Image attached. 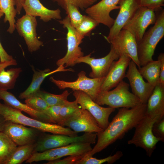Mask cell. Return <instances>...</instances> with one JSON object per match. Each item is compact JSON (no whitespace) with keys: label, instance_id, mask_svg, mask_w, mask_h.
<instances>
[{"label":"cell","instance_id":"obj_1","mask_svg":"<svg viewBox=\"0 0 164 164\" xmlns=\"http://www.w3.org/2000/svg\"><path fill=\"white\" fill-rule=\"evenodd\" d=\"M146 107V104H141L131 108L120 109L107 127L97 133V143L86 154L93 156L117 140L122 139L127 132L135 128L145 116Z\"/></svg>","mask_w":164,"mask_h":164},{"label":"cell","instance_id":"obj_2","mask_svg":"<svg viewBox=\"0 0 164 164\" xmlns=\"http://www.w3.org/2000/svg\"><path fill=\"white\" fill-rule=\"evenodd\" d=\"M0 114L7 121L29 126L43 132L71 136H77V132L70 128L56 124L43 122L24 115L22 111L0 103Z\"/></svg>","mask_w":164,"mask_h":164},{"label":"cell","instance_id":"obj_3","mask_svg":"<svg viewBox=\"0 0 164 164\" xmlns=\"http://www.w3.org/2000/svg\"><path fill=\"white\" fill-rule=\"evenodd\" d=\"M154 25L145 32L137 43V54L140 67L153 60L157 45L164 36V11H158Z\"/></svg>","mask_w":164,"mask_h":164},{"label":"cell","instance_id":"obj_4","mask_svg":"<svg viewBox=\"0 0 164 164\" xmlns=\"http://www.w3.org/2000/svg\"><path fill=\"white\" fill-rule=\"evenodd\" d=\"M129 84L122 80L111 91H100L94 102L115 109L131 108L141 104V101L129 91Z\"/></svg>","mask_w":164,"mask_h":164},{"label":"cell","instance_id":"obj_5","mask_svg":"<svg viewBox=\"0 0 164 164\" xmlns=\"http://www.w3.org/2000/svg\"><path fill=\"white\" fill-rule=\"evenodd\" d=\"M58 21L67 30V50L65 56L58 60L56 64L58 67L63 65L65 68L73 67L76 64L75 62L78 58L84 56L79 45L82 42L84 36L78 33L72 26L68 15L62 20Z\"/></svg>","mask_w":164,"mask_h":164},{"label":"cell","instance_id":"obj_6","mask_svg":"<svg viewBox=\"0 0 164 164\" xmlns=\"http://www.w3.org/2000/svg\"><path fill=\"white\" fill-rule=\"evenodd\" d=\"M156 121L145 115L135 127L133 135L128 142V144L144 149L149 157L152 156L159 142L152 131L153 125Z\"/></svg>","mask_w":164,"mask_h":164},{"label":"cell","instance_id":"obj_7","mask_svg":"<svg viewBox=\"0 0 164 164\" xmlns=\"http://www.w3.org/2000/svg\"><path fill=\"white\" fill-rule=\"evenodd\" d=\"M91 144L88 143L77 142L52 149L40 152L33 153L26 162L55 160L65 156L84 155L91 151Z\"/></svg>","mask_w":164,"mask_h":164},{"label":"cell","instance_id":"obj_8","mask_svg":"<svg viewBox=\"0 0 164 164\" xmlns=\"http://www.w3.org/2000/svg\"><path fill=\"white\" fill-rule=\"evenodd\" d=\"M97 137L96 133L94 134L85 132L81 136H74L61 134H45L42 136L36 144L34 152H41L75 142H83L94 144L96 143Z\"/></svg>","mask_w":164,"mask_h":164},{"label":"cell","instance_id":"obj_9","mask_svg":"<svg viewBox=\"0 0 164 164\" xmlns=\"http://www.w3.org/2000/svg\"><path fill=\"white\" fill-rule=\"evenodd\" d=\"M77 79L74 81L68 82L56 80L53 77L50 80L60 89L69 88L74 91H83L89 96L94 101L100 91L101 87L105 77L101 78H89L86 76V72L82 71L78 74Z\"/></svg>","mask_w":164,"mask_h":164},{"label":"cell","instance_id":"obj_10","mask_svg":"<svg viewBox=\"0 0 164 164\" xmlns=\"http://www.w3.org/2000/svg\"><path fill=\"white\" fill-rule=\"evenodd\" d=\"M73 95L81 108L88 111L95 118L99 126L105 129L109 124V116L115 109L100 106L87 94L81 91H74Z\"/></svg>","mask_w":164,"mask_h":164},{"label":"cell","instance_id":"obj_11","mask_svg":"<svg viewBox=\"0 0 164 164\" xmlns=\"http://www.w3.org/2000/svg\"><path fill=\"white\" fill-rule=\"evenodd\" d=\"M155 11L152 9L139 7L132 18L124 26L135 37L137 43L142 38L147 27L155 23L156 19Z\"/></svg>","mask_w":164,"mask_h":164},{"label":"cell","instance_id":"obj_12","mask_svg":"<svg viewBox=\"0 0 164 164\" xmlns=\"http://www.w3.org/2000/svg\"><path fill=\"white\" fill-rule=\"evenodd\" d=\"M37 26L36 17L26 14L18 19L15 23V29L19 35L24 38L31 53L38 50L43 45L37 37Z\"/></svg>","mask_w":164,"mask_h":164},{"label":"cell","instance_id":"obj_13","mask_svg":"<svg viewBox=\"0 0 164 164\" xmlns=\"http://www.w3.org/2000/svg\"><path fill=\"white\" fill-rule=\"evenodd\" d=\"M109 42L120 56L125 55L129 57L138 68L140 67L138 57L137 43L130 32L122 29Z\"/></svg>","mask_w":164,"mask_h":164},{"label":"cell","instance_id":"obj_14","mask_svg":"<svg viewBox=\"0 0 164 164\" xmlns=\"http://www.w3.org/2000/svg\"><path fill=\"white\" fill-rule=\"evenodd\" d=\"M66 126L78 133H98L104 130L98 125L94 117L87 110L79 108L70 117L64 121Z\"/></svg>","mask_w":164,"mask_h":164},{"label":"cell","instance_id":"obj_15","mask_svg":"<svg viewBox=\"0 0 164 164\" xmlns=\"http://www.w3.org/2000/svg\"><path fill=\"white\" fill-rule=\"evenodd\" d=\"M91 53L78 58L76 60L75 64L84 63L89 65L91 69L89 76L92 78L105 77L113 62L118 59L120 57L111 46L108 53L104 57L95 58L91 57Z\"/></svg>","mask_w":164,"mask_h":164},{"label":"cell","instance_id":"obj_16","mask_svg":"<svg viewBox=\"0 0 164 164\" xmlns=\"http://www.w3.org/2000/svg\"><path fill=\"white\" fill-rule=\"evenodd\" d=\"M135 63L131 60L125 77L128 79L132 93L143 104H146L154 87L145 82L139 73Z\"/></svg>","mask_w":164,"mask_h":164},{"label":"cell","instance_id":"obj_17","mask_svg":"<svg viewBox=\"0 0 164 164\" xmlns=\"http://www.w3.org/2000/svg\"><path fill=\"white\" fill-rule=\"evenodd\" d=\"M120 0H101L87 8L85 12L98 24H102L110 28L114 21L111 17L110 13L113 10L119 9L120 6L118 4Z\"/></svg>","mask_w":164,"mask_h":164},{"label":"cell","instance_id":"obj_18","mask_svg":"<svg viewBox=\"0 0 164 164\" xmlns=\"http://www.w3.org/2000/svg\"><path fill=\"white\" fill-rule=\"evenodd\" d=\"M131 60L125 55L112 63L101 87L100 91H108L116 87L125 77L126 71Z\"/></svg>","mask_w":164,"mask_h":164},{"label":"cell","instance_id":"obj_19","mask_svg":"<svg viewBox=\"0 0 164 164\" xmlns=\"http://www.w3.org/2000/svg\"><path fill=\"white\" fill-rule=\"evenodd\" d=\"M120 10L106 38L109 42L116 36L132 18L139 7L136 0H120Z\"/></svg>","mask_w":164,"mask_h":164},{"label":"cell","instance_id":"obj_20","mask_svg":"<svg viewBox=\"0 0 164 164\" xmlns=\"http://www.w3.org/2000/svg\"><path fill=\"white\" fill-rule=\"evenodd\" d=\"M2 132L19 146L33 143L36 135L34 129L9 121H7Z\"/></svg>","mask_w":164,"mask_h":164},{"label":"cell","instance_id":"obj_21","mask_svg":"<svg viewBox=\"0 0 164 164\" xmlns=\"http://www.w3.org/2000/svg\"><path fill=\"white\" fill-rule=\"evenodd\" d=\"M22 8L26 14L32 16H39L40 19L45 22L52 19H61V11L57 9H50L45 7L39 0H23Z\"/></svg>","mask_w":164,"mask_h":164},{"label":"cell","instance_id":"obj_22","mask_svg":"<svg viewBox=\"0 0 164 164\" xmlns=\"http://www.w3.org/2000/svg\"><path fill=\"white\" fill-rule=\"evenodd\" d=\"M0 99L3 100L5 104L27 113L34 119L45 122L53 123L51 118L47 114L36 110L26 104L22 103L7 91L0 89Z\"/></svg>","mask_w":164,"mask_h":164},{"label":"cell","instance_id":"obj_23","mask_svg":"<svg viewBox=\"0 0 164 164\" xmlns=\"http://www.w3.org/2000/svg\"><path fill=\"white\" fill-rule=\"evenodd\" d=\"M145 115L157 121L164 117V86L160 83L154 87L148 100Z\"/></svg>","mask_w":164,"mask_h":164},{"label":"cell","instance_id":"obj_24","mask_svg":"<svg viewBox=\"0 0 164 164\" xmlns=\"http://www.w3.org/2000/svg\"><path fill=\"white\" fill-rule=\"evenodd\" d=\"M65 68L64 66L61 65L52 71L49 68L39 71L34 70L31 84L26 90L20 94L19 97L21 99H25L36 93L40 90V85L45 78L52 74L57 72L73 71L71 68Z\"/></svg>","mask_w":164,"mask_h":164},{"label":"cell","instance_id":"obj_25","mask_svg":"<svg viewBox=\"0 0 164 164\" xmlns=\"http://www.w3.org/2000/svg\"><path fill=\"white\" fill-rule=\"evenodd\" d=\"M160 61L152 60L138 68V70L143 78L147 82L155 87L160 83Z\"/></svg>","mask_w":164,"mask_h":164},{"label":"cell","instance_id":"obj_26","mask_svg":"<svg viewBox=\"0 0 164 164\" xmlns=\"http://www.w3.org/2000/svg\"><path fill=\"white\" fill-rule=\"evenodd\" d=\"M0 67V89L7 91L13 89L22 70L21 68H12L7 70Z\"/></svg>","mask_w":164,"mask_h":164},{"label":"cell","instance_id":"obj_27","mask_svg":"<svg viewBox=\"0 0 164 164\" xmlns=\"http://www.w3.org/2000/svg\"><path fill=\"white\" fill-rule=\"evenodd\" d=\"M36 144L33 143L17 147L5 164H21L28 160L34 153Z\"/></svg>","mask_w":164,"mask_h":164},{"label":"cell","instance_id":"obj_28","mask_svg":"<svg viewBox=\"0 0 164 164\" xmlns=\"http://www.w3.org/2000/svg\"><path fill=\"white\" fill-rule=\"evenodd\" d=\"M13 0H0V9L5 15L3 21L5 23L9 22V26L7 31L10 34L15 29V18L17 12Z\"/></svg>","mask_w":164,"mask_h":164},{"label":"cell","instance_id":"obj_29","mask_svg":"<svg viewBox=\"0 0 164 164\" xmlns=\"http://www.w3.org/2000/svg\"><path fill=\"white\" fill-rule=\"evenodd\" d=\"M6 135L0 132V164H5L17 147Z\"/></svg>","mask_w":164,"mask_h":164},{"label":"cell","instance_id":"obj_30","mask_svg":"<svg viewBox=\"0 0 164 164\" xmlns=\"http://www.w3.org/2000/svg\"><path fill=\"white\" fill-rule=\"evenodd\" d=\"M36 94L43 98L49 106L55 105L63 106L66 104L69 101L67 100V98L70 94V93L67 90L64 91L61 94L58 95L51 94L40 90Z\"/></svg>","mask_w":164,"mask_h":164},{"label":"cell","instance_id":"obj_31","mask_svg":"<svg viewBox=\"0 0 164 164\" xmlns=\"http://www.w3.org/2000/svg\"><path fill=\"white\" fill-rule=\"evenodd\" d=\"M123 155L122 152L121 151H118L112 155H110L106 158L99 159L86 154L78 162L77 164H101L105 162L111 164L119 160Z\"/></svg>","mask_w":164,"mask_h":164},{"label":"cell","instance_id":"obj_32","mask_svg":"<svg viewBox=\"0 0 164 164\" xmlns=\"http://www.w3.org/2000/svg\"><path fill=\"white\" fill-rule=\"evenodd\" d=\"M99 24L95 20L88 15H84L81 22L75 29L78 33L84 37L89 35L91 32Z\"/></svg>","mask_w":164,"mask_h":164},{"label":"cell","instance_id":"obj_33","mask_svg":"<svg viewBox=\"0 0 164 164\" xmlns=\"http://www.w3.org/2000/svg\"><path fill=\"white\" fill-rule=\"evenodd\" d=\"M25 102L33 109L44 113L49 106L43 98L36 94L25 99Z\"/></svg>","mask_w":164,"mask_h":164},{"label":"cell","instance_id":"obj_34","mask_svg":"<svg viewBox=\"0 0 164 164\" xmlns=\"http://www.w3.org/2000/svg\"><path fill=\"white\" fill-rule=\"evenodd\" d=\"M97 0H52L65 10L67 5L72 4L79 9L84 10L93 5Z\"/></svg>","mask_w":164,"mask_h":164},{"label":"cell","instance_id":"obj_35","mask_svg":"<svg viewBox=\"0 0 164 164\" xmlns=\"http://www.w3.org/2000/svg\"><path fill=\"white\" fill-rule=\"evenodd\" d=\"M65 11L69 18L71 25L76 28L81 22L84 15L77 7L70 4L67 5Z\"/></svg>","mask_w":164,"mask_h":164},{"label":"cell","instance_id":"obj_36","mask_svg":"<svg viewBox=\"0 0 164 164\" xmlns=\"http://www.w3.org/2000/svg\"><path fill=\"white\" fill-rule=\"evenodd\" d=\"M79 108L75 100L71 102L69 101L66 104L62 106L60 111L61 125L63 126L64 121L71 116Z\"/></svg>","mask_w":164,"mask_h":164},{"label":"cell","instance_id":"obj_37","mask_svg":"<svg viewBox=\"0 0 164 164\" xmlns=\"http://www.w3.org/2000/svg\"><path fill=\"white\" fill-rule=\"evenodd\" d=\"M139 7H146L157 12L164 6V0H136Z\"/></svg>","mask_w":164,"mask_h":164},{"label":"cell","instance_id":"obj_38","mask_svg":"<svg viewBox=\"0 0 164 164\" xmlns=\"http://www.w3.org/2000/svg\"><path fill=\"white\" fill-rule=\"evenodd\" d=\"M17 64L16 60L6 52L0 42V67L5 68L7 67L15 66Z\"/></svg>","mask_w":164,"mask_h":164},{"label":"cell","instance_id":"obj_39","mask_svg":"<svg viewBox=\"0 0 164 164\" xmlns=\"http://www.w3.org/2000/svg\"><path fill=\"white\" fill-rule=\"evenodd\" d=\"M152 131L153 135L159 141L164 142V117L154 123Z\"/></svg>","mask_w":164,"mask_h":164},{"label":"cell","instance_id":"obj_40","mask_svg":"<svg viewBox=\"0 0 164 164\" xmlns=\"http://www.w3.org/2000/svg\"><path fill=\"white\" fill-rule=\"evenodd\" d=\"M62 106L59 105L49 106L45 112L51 118L53 124L60 125V111Z\"/></svg>","mask_w":164,"mask_h":164},{"label":"cell","instance_id":"obj_41","mask_svg":"<svg viewBox=\"0 0 164 164\" xmlns=\"http://www.w3.org/2000/svg\"><path fill=\"white\" fill-rule=\"evenodd\" d=\"M84 155H70L62 159H58L53 161H48L47 163L45 164H77L78 162L82 158Z\"/></svg>","mask_w":164,"mask_h":164},{"label":"cell","instance_id":"obj_42","mask_svg":"<svg viewBox=\"0 0 164 164\" xmlns=\"http://www.w3.org/2000/svg\"><path fill=\"white\" fill-rule=\"evenodd\" d=\"M158 59L160 61V83L164 86V54L160 53L158 57Z\"/></svg>","mask_w":164,"mask_h":164},{"label":"cell","instance_id":"obj_43","mask_svg":"<svg viewBox=\"0 0 164 164\" xmlns=\"http://www.w3.org/2000/svg\"><path fill=\"white\" fill-rule=\"evenodd\" d=\"M16 6L17 14H20L22 8V3L23 0H13Z\"/></svg>","mask_w":164,"mask_h":164},{"label":"cell","instance_id":"obj_44","mask_svg":"<svg viewBox=\"0 0 164 164\" xmlns=\"http://www.w3.org/2000/svg\"><path fill=\"white\" fill-rule=\"evenodd\" d=\"M7 122L3 116L0 114V132H2Z\"/></svg>","mask_w":164,"mask_h":164},{"label":"cell","instance_id":"obj_45","mask_svg":"<svg viewBox=\"0 0 164 164\" xmlns=\"http://www.w3.org/2000/svg\"><path fill=\"white\" fill-rule=\"evenodd\" d=\"M4 14V13L0 9V18L3 16Z\"/></svg>","mask_w":164,"mask_h":164}]
</instances>
